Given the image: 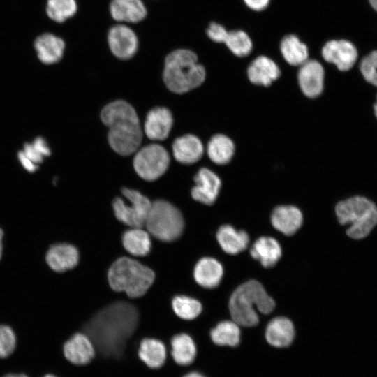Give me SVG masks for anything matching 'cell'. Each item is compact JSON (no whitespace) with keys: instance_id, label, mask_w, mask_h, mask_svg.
I'll use <instances>...</instances> for the list:
<instances>
[{"instance_id":"cell-7","label":"cell","mask_w":377,"mask_h":377,"mask_svg":"<svg viewBox=\"0 0 377 377\" xmlns=\"http://www.w3.org/2000/svg\"><path fill=\"white\" fill-rule=\"evenodd\" d=\"M145 226L154 237L170 242L177 239L182 234L184 220L176 207L168 201L158 200L151 203Z\"/></svg>"},{"instance_id":"cell-29","label":"cell","mask_w":377,"mask_h":377,"mask_svg":"<svg viewBox=\"0 0 377 377\" xmlns=\"http://www.w3.org/2000/svg\"><path fill=\"white\" fill-rule=\"evenodd\" d=\"M280 51L287 63L300 66L309 59L306 45L294 34L284 36L280 43Z\"/></svg>"},{"instance_id":"cell-42","label":"cell","mask_w":377,"mask_h":377,"mask_svg":"<svg viewBox=\"0 0 377 377\" xmlns=\"http://www.w3.org/2000/svg\"><path fill=\"white\" fill-rule=\"evenodd\" d=\"M3 237H4V231L3 228L0 226V261L2 259L3 254Z\"/></svg>"},{"instance_id":"cell-45","label":"cell","mask_w":377,"mask_h":377,"mask_svg":"<svg viewBox=\"0 0 377 377\" xmlns=\"http://www.w3.org/2000/svg\"><path fill=\"white\" fill-rule=\"evenodd\" d=\"M43 377H59L57 375H55L54 374H47Z\"/></svg>"},{"instance_id":"cell-17","label":"cell","mask_w":377,"mask_h":377,"mask_svg":"<svg viewBox=\"0 0 377 377\" xmlns=\"http://www.w3.org/2000/svg\"><path fill=\"white\" fill-rule=\"evenodd\" d=\"M168 350L173 362L184 367L193 364L198 355L197 343L186 332L174 334L170 339Z\"/></svg>"},{"instance_id":"cell-28","label":"cell","mask_w":377,"mask_h":377,"mask_svg":"<svg viewBox=\"0 0 377 377\" xmlns=\"http://www.w3.org/2000/svg\"><path fill=\"white\" fill-rule=\"evenodd\" d=\"M124 249L134 256L142 257L149 253L151 241L149 233L141 228H131L122 235Z\"/></svg>"},{"instance_id":"cell-46","label":"cell","mask_w":377,"mask_h":377,"mask_svg":"<svg viewBox=\"0 0 377 377\" xmlns=\"http://www.w3.org/2000/svg\"><path fill=\"white\" fill-rule=\"evenodd\" d=\"M374 112H375V115L377 118V100H376V103L374 104Z\"/></svg>"},{"instance_id":"cell-36","label":"cell","mask_w":377,"mask_h":377,"mask_svg":"<svg viewBox=\"0 0 377 377\" xmlns=\"http://www.w3.org/2000/svg\"><path fill=\"white\" fill-rule=\"evenodd\" d=\"M17 346V336L11 326L0 323V358L10 356Z\"/></svg>"},{"instance_id":"cell-23","label":"cell","mask_w":377,"mask_h":377,"mask_svg":"<svg viewBox=\"0 0 377 377\" xmlns=\"http://www.w3.org/2000/svg\"><path fill=\"white\" fill-rule=\"evenodd\" d=\"M204 147L200 140L194 135L180 136L172 143V154L177 161L190 165L198 161L202 156Z\"/></svg>"},{"instance_id":"cell-12","label":"cell","mask_w":377,"mask_h":377,"mask_svg":"<svg viewBox=\"0 0 377 377\" xmlns=\"http://www.w3.org/2000/svg\"><path fill=\"white\" fill-rule=\"evenodd\" d=\"M44 259L51 271L61 274L72 270L78 265L80 253L71 244L55 242L47 247Z\"/></svg>"},{"instance_id":"cell-31","label":"cell","mask_w":377,"mask_h":377,"mask_svg":"<svg viewBox=\"0 0 377 377\" xmlns=\"http://www.w3.org/2000/svg\"><path fill=\"white\" fill-rule=\"evenodd\" d=\"M241 332L234 321L225 320L219 323L209 332L212 341L220 346H236L240 341Z\"/></svg>"},{"instance_id":"cell-15","label":"cell","mask_w":377,"mask_h":377,"mask_svg":"<svg viewBox=\"0 0 377 377\" xmlns=\"http://www.w3.org/2000/svg\"><path fill=\"white\" fill-rule=\"evenodd\" d=\"M324 68L317 60L308 59L300 66L298 83L306 96L314 98L320 96L324 87Z\"/></svg>"},{"instance_id":"cell-27","label":"cell","mask_w":377,"mask_h":377,"mask_svg":"<svg viewBox=\"0 0 377 377\" xmlns=\"http://www.w3.org/2000/svg\"><path fill=\"white\" fill-rule=\"evenodd\" d=\"M216 239L221 249L230 255L243 251L249 242V237L244 230H238L228 224L218 229Z\"/></svg>"},{"instance_id":"cell-1","label":"cell","mask_w":377,"mask_h":377,"mask_svg":"<svg viewBox=\"0 0 377 377\" xmlns=\"http://www.w3.org/2000/svg\"><path fill=\"white\" fill-rule=\"evenodd\" d=\"M140 325V315L131 303H111L85 322L79 331L86 333L94 342L96 356L119 357L134 339Z\"/></svg>"},{"instance_id":"cell-26","label":"cell","mask_w":377,"mask_h":377,"mask_svg":"<svg viewBox=\"0 0 377 377\" xmlns=\"http://www.w3.org/2000/svg\"><path fill=\"white\" fill-rule=\"evenodd\" d=\"M281 253L279 243L271 237L258 238L250 251L251 256L266 268L274 266L279 260Z\"/></svg>"},{"instance_id":"cell-38","label":"cell","mask_w":377,"mask_h":377,"mask_svg":"<svg viewBox=\"0 0 377 377\" xmlns=\"http://www.w3.org/2000/svg\"><path fill=\"white\" fill-rule=\"evenodd\" d=\"M207 36L215 43H224L228 31L221 24L216 22H211L207 28Z\"/></svg>"},{"instance_id":"cell-18","label":"cell","mask_w":377,"mask_h":377,"mask_svg":"<svg viewBox=\"0 0 377 377\" xmlns=\"http://www.w3.org/2000/svg\"><path fill=\"white\" fill-rule=\"evenodd\" d=\"M137 355L147 367L158 369L165 364L169 357V350L166 343L161 339L146 337L140 339Z\"/></svg>"},{"instance_id":"cell-9","label":"cell","mask_w":377,"mask_h":377,"mask_svg":"<svg viewBox=\"0 0 377 377\" xmlns=\"http://www.w3.org/2000/svg\"><path fill=\"white\" fill-rule=\"evenodd\" d=\"M170 156L167 150L160 145L150 144L140 149L133 158L136 173L146 181H154L168 170Z\"/></svg>"},{"instance_id":"cell-13","label":"cell","mask_w":377,"mask_h":377,"mask_svg":"<svg viewBox=\"0 0 377 377\" xmlns=\"http://www.w3.org/2000/svg\"><path fill=\"white\" fill-rule=\"evenodd\" d=\"M323 58L333 64L341 71L350 70L355 64L358 52L350 41L345 39L330 40L323 47Z\"/></svg>"},{"instance_id":"cell-20","label":"cell","mask_w":377,"mask_h":377,"mask_svg":"<svg viewBox=\"0 0 377 377\" xmlns=\"http://www.w3.org/2000/svg\"><path fill=\"white\" fill-rule=\"evenodd\" d=\"M109 11L112 17L120 23H138L147 14L142 0H111Z\"/></svg>"},{"instance_id":"cell-34","label":"cell","mask_w":377,"mask_h":377,"mask_svg":"<svg viewBox=\"0 0 377 377\" xmlns=\"http://www.w3.org/2000/svg\"><path fill=\"white\" fill-rule=\"evenodd\" d=\"M224 43L229 50L235 56L239 57L248 56L251 52L253 48L251 38L242 30L228 31Z\"/></svg>"},{"instance_id":"cell-6","label":"cell","mask_w":377,"mask_h":377,"mask_svg":"<svg viewBox=\"0 0 377 377\" xmlns=\"http://www.w3.org/2000/svg\"><path fill=\"white\" fill-rule=\"evenodd\" d=\"M335 212L340 224L349 225L346 233L353 239L365 237L377 223V207L364 197L340 201Z\"/></svg>"},{"instance_id":"cell-37","label":"cell","mask_w":377,"mask_h":377,"mask_svg":"<svg viewBox=\"0 0 377 377\" xmlns=\"http://www.w3.org/2000/svg\"><path fill=\"white\" fill-rule=\"evenodd\" d=\"M360 70L368 82L377 87V50L371 52L362 59Z\"/></svg>"},{"instance_id":"cell-16","label":"cell","mask_w":377,"mask_h":377,"mask_svg":"<svg viewBox=\"0 0 377 377\" xmlns=\"http://www.w3.org/2000/svg\"><path fill=\"white\" fill-rule=\"evenodd\" d=\"M195 186L191 193L192 198L202 204L211 205L216 200L221 186L219 176L211 170L200 168L194 177Z\"/></svg>"},{"instance_id":"cell-43","label":"cell","mask_w":377,"mask_h":377,"mask_svg":"<svg viewBox=\"0 0 377 377\" xmlns=\"http://www.w3.org/2000/svg\"><path fill=\"white\" fill-rule=\"evenodd\" d=\"M3 377H28L27 375L23 374H8Z\"/></svg>"},{"instance_id":"cell-33","label":"cell","mask_w":377,"mask_h":377,"mask_svg":"<svg viewBox=\"0 0 377 377\" xmlns=\"http://www.w3.org/2000/svg\"><path fill=\"white\" fill-rule=\"evenodd\" d=\"M175 314L182 320H192L202 311L201 303L195 298L186 295H176L172 300Z\"/></svg>"},{"instance_id":"cell-10","label":"cell","mask_w":377,"mask_h":377,"mask_svg":"<svg viewBox=\"0 0 377 377\" xmlns=\"http://www.w3.org/2000/svg\"><path fill=\"white\" fill-rule=\"evenodd\" d=\"M62 355L73 365L82 367L96 356V349L91 338L84 332L73 333L62 344Z\"/></svg>"},{"instance_id":"cell-32","label":"cell","mask_w":377,"mask_h":377,"mask_svg":"<svg viewBox=\"0 0 377 377\" xmlns=\"http://www.w3.org/2000/svg\"><path fill=\"white\" fill-rule=\"evenodd\" d=\"M76 0H46L45 14L53 22L63 24L77 12Z\"/></svg>"},{"instance_id":"cell-5","label":"cell","mask_w":377,"mask_h":377,"mask_svg":"<svg viewBox=\"0 0 377 377\" xmlns=\"http://www.w3.org/2000/svg\"><path fill=\"white\" fill-rule=\"evenodd\" d=\"M154 280L155 273L151 268L128 257L117 258L108 271L110 287L131 298L144 295Z\"/></svg>"},{"instance_id":"cell-41","label":"cell","mask_w":377,"mask_h":377,"mask_svg":"<svg viewBox=\"0 0 377 377\" xmlns=\"http://www.w3.org/2000/svg\"><path fill=\"white\" fill-rule=\"evenodd\" d=\"M181 377H207V376L200 371L191 369L184 373Z\"/></svg>"},{"instance_id":"cell-40","label":"cell","mask_w":377,"mask_h":377,"mask_svg":"<svg viewBox=\"0 0 377 377\" xmlns=\"http://www.w3.org/2000/svg\"><path fill=\"white\" fill-rule=\"evenodd\" d=\"M18 158L22 166L30 172H33L38 169V165L31 161L23 153L22 151L18 152Z\"/></svg>"},{"instance_id":"cell-21","label":"cell","mask_w":377,"mask_h":377,"mask_svg":"<svg viewBox=\"0 0 377 377\" xmlns=\"http://www.w3.org/2000/svg\"><path fill=\"white\" fill-rule=\"evenodd\" d=\"M302 212L293 205L277 206L271 214L273 227L286 235L295 234L302 226Z\"/></svg>"},{"instance_id":"cell-11","label":"cell","mask_w":377,"mask_h":377,"mask_svg":"<svg viewBox=\"0 0 377 377\" xmlns=\"http://www.w3.org/2000/svg\"><path fill=\"white\" fill-rule=\"evenodd\" d=\"M107 40L108 47L117 58L128 60L138 52L139 40L135 32L128 26L119 23L110 28Z\"/></svg>"},{"instance_id":"cell-39","label":"cell","mask_w":377,"mask_h":377,"mask_svg":"<svg viewBox=\"0 0 377 377\" xmlns=\"http://www.w3.org/2000/svg\"><path fill=\"white\" fill-rule=\"evenodd\" d=\"M244 3L250 9L255 11H261L265 9L270 0H243Z\"/></svg>"},{"instance_id":"cell-19","label":"cell","mask_w":377,"mask_h":377,"mask_svg":"<svg viewBox=\"0 0 377 377\" xmlns=\"http://www.w3.org/2000/svg\"><path fill=\"white\" fill-rule=\"evenodd\" d=\"M172 125L171 112L165 107H156L147 113L144 130L150 140H164L168 137Z\"/></svg>"},{"instance_id":"cell-35","label":"cell","mask_w":377,"mask_h":377,"mask_svg":"<svg viewBox=\"0 0 377 377\" xmlns=\"http://www.w3.org/2000/svg\"><path fill=\"white\" fill-rule=\"evenodd\" d=\"M22 151L31 161L36 165L42 163L44 157L51 154L45 140L41 137L36 138L31 143L24 144Z\"/></svg>"},{"instance_id":"cell-22","label":"cell","mask_w":377,"mask_h":377,"mask_svg":"<svg viewBox=\"0 0 377 377\" xmlns=\"http://www.w3.org/2000/svg\"><path fill=\"white\" fill-rule=\"evenodd\" d=\"M281 74L278 65L266 56H259L253 59L247 69V76L251 82L267 87L277 80Z\"/></svg>"},{"instance_id":"cell-4","label":"cell","mask_w":377,"mask_h":377,"mask_svg":"<svg viewBox=\"0 0 377 377\" xmlns=\"http://www.w3.org/2000/svg\"><path fill=\"white\" fill-rule=\"evenodd\" d=\"M274 307V300L266 293L263 285L256 280H249L238 286L229 300V309L233 321L243 327L258 325L259 318L256 309L263 314H268Z\"/></svg>"},{"instance_id":"cell-24","label":"cell","mask_w":377,"mask_h":377,"mask_svg":"<svg viewBox=\"0 0 377 377\" xmlns=\"http://www.w3.org/2000/svg\"><path fill=\"white\" fill-rule=\"evenodd\" d=\"M223 275V269L221 264L211 257L200 259L193 269L195 281L205 288H214L218 286Z\"/></svg>"},{"instance_id":"cell-30","label":"cell","mask_w":377,"mask_h":377,"mask_svg":"<svg viewBox=\"0 0 377 377\" xmlns=\"http://www.w3.org/2000/svg\"><path fill=\"white\" fill-rule=\"evenodd\" d=\"M207 151L212 162L218 165H224L229 163L233 157L235 145L227 135L216 134L209 140Z\"/></svg>"},{"instance_id":"cell-3","label":"cell","mask_w":377,"mask_h":377,"mask_svg":"<svg viewBox=\"0 0 377 377\" xmlns=\"http://www.w3.org/2000/svg\"><path fill=\"white\" fill-rule=\"evenodd\" d=\"M198 61L197 54L188 49H177L170 52L165 59L163 73L168 89L176 94H184L201 85L206 71Z\"/></svg>"},{"instance_id":"cell-44","label":"cell","mask_w":377,"mask_h":377,"mask_svg":"<svg viewBox=\"0 0 377 377\" xmlns=\"http://www.w3.org/2000/svg\"><path fill=\"white\" fill-rule=\"evenodd\" d=\"M373 9L377 12V0H368Z\"/></svg>"},{"instance_id":"cell-14","label":"cell","mask_w":377,"mask_h":377,"mask_svg":"<svg viewBox=\"0 0 377 377\" xmlns=\"http://www.w3.org/2000/svg\"><path fill=\"white\" fill-rule=\"evenodd\" d=\"M66 45L63 38L52 32L37 36L33 43L36 57L44 65L59 63L64 55Z\"/></svg>"},{"instance_id":"cell-8","label":"cell","mask_w":377,"mask_h":377,"mask_svg":"<svg viewBox=\"0 0 377 377\" xmlns=\"http://www.w3.org/2000/svg\"><path fill=\"white\" fill-rule=\"evenodd\" d=\"M121 193L130 204H126L121 198H115L112 201L115 217L131 228H142L145 224L152 202L136 190L123 188Z\"/></svg>"},{"instance_id":"cell-2","label":"cell","mask_w":377,"mask_h":377,"mask_svg":"<svg viewBox=\"0 0 377 377\" xmlns=\"http://www.w3.org/2000/svg\"><path fill=\"white\" fill-rule=\"evenodd\" d=\"M101 119L109 128L108 142L115 152L128 156L138 149L142 132L131 105L122 100L111 102L102 109Z\"/></svg>"},{"instance_id":"cell-25","label":"cell","mask_w":377,"mask_h":377,"mask_svg":"<svg viewBox=\"0 0 377 377\" xmlns=\"http://www.w3.org/2000/svg\"><path fill=\"white\" fill-rule=\"evenodd\" d=\"M295 332L292 321L286 317H276L269 322L265 329L267 341L272 346H289L294 340Z\"/></svg>"}]
</instances>
